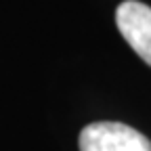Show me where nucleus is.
Segmentation results:
<instances>
[{
	"mask_svg": "<svg viewBox=\"0 0 151 151\" xmlns=\"http://www.w3.org/2000/svg\"><path fill=\"white\" fill-rule=\"evenodd\" d=\"M80 151H151L143 132L122 122H94L80 132Z\"/></svg>",
	"mask_w": 151,
	"mask_h": 151,
	"instance_id": "1",
	"label": "nucleus"
},
{
	"mask_svg": "<svg viewBox=\"0 0 151 151\" xmlns=\"http://www.w3.org/2000/svg\"><path fill=\"white\" fill-rule=\"evenodd\" d=\"M116 23L130 48L151 65V6L137 0H126L116 11Z\"/></svg>",
	"mask_w": 151,
	"mask_h": 151,
	"instance_id": "2",
	"label": "nucleus"
}]
</instances>
